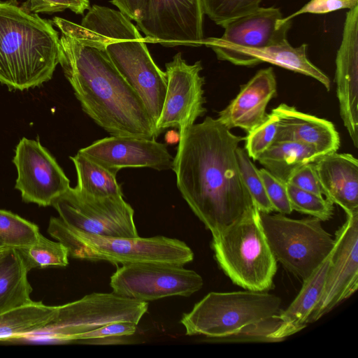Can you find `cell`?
<instances>
[{
	"label": "cell",
	"mask_w": 358,
	"mask_h": 358,
	"mask_svg": "<svg viewBox=\"0 0 358 358\" xmlns=\"http://www.w3.org/2000/svg\"><path fill=\"white\" fill-rule=\"evenodd\" d=\"M179 140V132H176L174 130L168 131L165 135V141L167 143L173 144L178 143Z\"/></svg>",
	"instance_id": "obj_41"
},
{
	"label": "cell",
	"mask_w": 358,
	"mask_h": 358,
	"mask_svg": "<svg viewBox=\"0 0 358 358\" xmlns=\"http://www.w3.org/2000/svg\"><path fill=\"white\" fill-rule=\"evenodd\" d=\"M136 327L137 324L129 322H113L81 334L78 341H85L86 343H94L96 341H119L118 338L134 334Z\"/></svg>",
	"instance_id": "obj_36"
},
{
	"label": "cell",
	"mask_w": 358,
	"mask_h": 358,
	"mask_svg": "<svg viewBox=\"0 0 358 358\" xmlns=\"http://www.w3.org/2000/svg\"><path fill=\"white\" fill-rule=\"evenodd\" d=\"M6 248H7L1 241H0V250H3V249H6Z\"/></svg>",
	"instance_id": "obj_43"
},
{
	"label": "cell",
	"mask_w": 358,
	"mask_h": 358,
	"mask_svg": "<svg viewBox=\"0 0 358 358\" xmlns=\"http://www.w3.org/2000/svg\"><path fill=\"white\" fill-rule=\"evenodd\" d=\"M148 303L110 293L93 292L73 302L57 306L54 317L43 327L17 341L31 343H63L78 341L86 332L113 322L138 325Z\"/></svg>",
	"instance_id": "obj_7"
},
{
	"label": "cell",
	"mask_w": 358,
	"mask_h": 358,
	"mask_svg": "<svg viewBox=\"0 0 358 358\" xmlns=\"http://www.w3.org/2000/svg\"><path fill=\"white\" fill-rule=\"evenodd\" d=\"M356 6H358V0H310L299 10L282 17L281 22H286L303 13L325 14L341 9H351Z\"/></svg>",
	"instance_id": "obj_38"
},
{
	"label": "cell",
	"mask_w": 358,
	"mask_h": 358,
	"mask_svg": "<svg viewBox=\"0 0 358 358\" xmlns=\"http://www.w3.org/2000/svg\"><path fill=\"white\" fill-rule=\"evenodd\" d=\"M165 66L167 86L155 125L158 135L169 128H177L180 134L206 112L203 89L205 79L200 74L201 62L189 64L178 52Z\"/></svg>",
	"instance_id": "obj_13"
},
{
	"label": "cell",
	"mask_w": 358,
	"mask_h": 358,
	"mask_svg": "<svg viewBox=\"0 0 358 358\" xmlns=\"http://www.w3.org/2000/svg\"><path fill=\"white\" fill-rule=\"evenodd\" d=\"M206 117L180 133L172 170L186 203L212 235L255 206L239 171L236 148L245 137Z\"/></svg>",
	"instance_id": "obj_1"
},
{
	"label": "cell",
	"mask_w": 358,
	"mask_h": 358,
	"mask_svg": "<svg viewBox=\"0 0 358 358\" xmlns=\"http://www.w3.org/2000/svg\"><path fill=\"white\" fill-rule=\"evenodd\" d=\"M278 129L275 114H267L263 122L248 133L245 137V150L253 160L266 150L275 141Z\"/></svg>",
	"instance_id": "obj_34"
},
{
	"label": "cell",
	"mask_w": 358,
	"mask_h": 358,
	"mask_svg": "<svg viewBox=\"0 0 358 358\" xmlns=\"http://www.w3.org/2000/svg\"><path fill=\"white\" fill-rule=\"evenodd\" d=\"M236 153L243 182L255 206L260 213H271L273 208L266 195L259 169L252 162L245 148L238 146Z\"/></svg>",
	"instance_id": "obj_31"
},
{
	"label": "cell",
	"mask_w": 358,
	"mask_h": 358,
	"mask_svg": "<svg viewBox=\"0 0 358 358\" xmlns=\"http://www.w3.org/2000/svg\"><path fill=\"white\" fill-rule=\"evenodd\" d=\"M38 226L10 211L0 209V241L9 248H25L35 243Z\"/></svg>",
	"instance_id": "obj_29"
},
{
	"label": "cell",
	"mask_w": 358,
	"mask_h": 358,
	"mask_svg": "<svg viewBox=\"0 0 358 358\" xmlns=\"http://www.w3.org/2000/svg\"><path fill=\"white\" fill-rule=\"evenodd\" d=\"M322 155L309 145L292 141H275L257 160L285 183L301 166L315 162Z\"/></svg>",
	"instance_id": "obj_24"
},
{
	"label": "cell",
	"mask_w": 358,
	"mask_h": 358,
	"mask_svg": "<svg viewBox=\"0 0 358 358\" xmlns=\"http://www.w3.org/2000/svg\"><path fill=\"white\" fill-rule=\"evenodd\" d=\"M59 64L83 110L111 136H159L143 101L102 48L62 33Z\"/></svg>",
	"instance_id": "obj_2"
},
{
	"label": "cell",
	"mask_w": 358,
	"mask_h": 358,
	"mask_svg": "<svg viewBox=\"0 0 358 358\" xmlns=\"http://www.w3.org/2000/svg\"><path fill=\"white\" fill-rule=\"evenodd\" d=\"M259 171L273 211L283 215L290 214L293 210L290 205L286 183L275 178L264 168L259 169Z\"/></svg>",
	"instance_id": "obj_35"
},
{
	"label": "cell",
	"mask_w": 358,
	"mask_h": 358,
	"mask_svg": "<svg viewBox=\"0 0 358 358\" xmlns=\"http://www.w3.org/2000/svg\"><path fill=\"white\" fill-rule=\"evenodd\" d=\"M211 248L220 268L245 289L273 288L277 261L267 242L256 206L212 235Z\"/></svg>",
	"instance_id": "obj_6"
},
{
	"label": "cell",
	"mask_w": 358,
	"mask_h": 358,
	"mask_svg": "<svg viewBox=\"0 0 358 358\" xmlns=\"http://www.w3.org/2000/svg\"><path fill=\"white\" fill-rule=\"evenodd\" d=\"M281 299L267 291L211 292L184 313L180 323L187 336L215 339L278 314Z\"/></svg>",
	"instance_id": "obj_8"
},
{
	"label": "cell",
	"mask_w": 358,
	"mask_h": 358,
	"mask_svg": "<svg viewBox=\"0 0 358 358\" xmlns=\"http://www.w3.org/2000/svg\"><path fill=\"white\" fill-rule=\"evenodd\" d=\"M271 112L278 117L275 141L301 142L313 146L322 155L338 150L339 134L331 122L300 112L286 103L280 104Z\"/></svg>",
	"instance_id": "obj_20"
},
{
	"label": "cell",
	"mask_w": 358,
	"mask_h": 358,
	"mask_svg": "<svg viewBox=\"0 0 358 358\" xmlns=\"http://www.w3.org/2000/svg\"><path fill=\"white\" fill-rule=\"evenodd\" d=\"M287 183L307 192L323 195L313 163L305 164L296 169L291 175Z\"/></svg>",
	"instance_id": "obj_39"
},
{
	"label": "cell",
	"mask_w": 358,
	"mask_h": 358,
	"mask_svg": "<svg viewBox=\"0 0 358 358\" xmlns=\"http://www.w3.org/2000/svg\"><path fill=\"white\" fill-rule=\"evenodd\" d=\"M203 285L199 274L183 266L150 262L122 265L110 280L113 292L147 302L174 296H189Z\"/></svg>",
	"instance_id": "obj_11"
},
{
	"label": "cell",
	"mask_w": 358,
	"mask_h": 358,
	"mask_svg": "<svg viewBox=\"0 0 358 358\" xmlns=\"http://www.w3.org/2000/svg\"><path fill=\"white\" fill-rule=\"evenodd\" d=\"M268 245L277 262L305 280L331 252L335 241L316 217L293 219L260 213Z\"/></svg>",
	"instance_id": "obj_9"
},
{
	"label": "cell",
	"mask_w": 358,
	"mask_h": 358,
	"mask_svg": "<svg viewBox=\"0 0 358 358\" xmlns=\"http://www.w3.org/2000/svg\"><path fill=\"white\" fill-rule=\"evenodd\" d=\"M57 306L31 301L0 313V341H17L45 326L54 317Z\"/></svg>",
	"instance_id": "obj_25"
},
{
	"label": "cell",
	"mask_w": 358,
	"mask_h": 358,
	"mask_svg": "<svg viewBox=\"0 0 358 358\" xmlns=\"http://www.w3.org/2000/svg\"><path fill=\"white\" fill-rule=\"evenodd\" d=\"M323 194L346 215L358 212V160L350 153H329L313 163Z\"/></svg>",
	"instance_id": "obj_21"
},
{
	"label": "cell",
	"mask_w": 358,
	"mask_h": 358,
	"mask_svg": "<svg viewBox=\"0 0 358 358\" xmlns=\"http://www.w3.org/2000/svg\"><path fill=\"white\" fill-rule=\"evenodd\" d=\"M278 313L245 326L224 337L209 340L223 343H275L301 331L282 320Z\"/></svg>",
	"instance_id": "obj_28"
},
{
	"label": "cell",
	"mask_w": 358,
	"mask_h": 358,
	"mask_svg": "<svg viewBox=\"0 0 358 358\" xmlns=\"http://www.w3.org/2000/svg\"><path fill=\"white\" fill-rule=\"evenodd\" d=\"M201 0H149L136 27L148 41L165 47L203 45Z\"/></svg>",
	"instance_id": "obj_14"
},
{
	"label": "cell",
	"mask_w": 358,
	"mask_h": 358,
	"mask_svg": "<svg viewBox=\"0 0 358 358\" xmlns=\"http://www.w3.org/2000/svg\"><path fill=\"white\" fill-rule=\"evenodd\" d=\"M282 15L275 7H258L245 15L224 22L220 38H203V45L210 48L219 60L233 63L249 49L262 48L287 41L292 20L282 22Z\"/></svg>",
	"instance_id": "obj_12"
},
{
	"label": "cell",
	"mask_w": 358,
	"mask_h": 358,
	"mask_svg": "<svg viewBox=\"0 0 358 358\" xmlns=\"http://www.w3.org/2000/svg\"><path fill=\"white\" fill-rule=\"evenodd\" d=\"M48 234L62 243L69 257L111 264L162 263L178 266L192 262L194 252L183 241L164 236L128 238L88 234L51 217Z\"/></svg>",
	"instance_id": "obj_5"
},
{
	"label": "cell",
	"mask_w": 358,
	"mask_h": 358,
	"mask_svg": "<svg viewBox=\"0 0 358 358\" xmlns=\"http://www.w3.org/2000/svg\"><path fill=\"white\" fill-rule=\"evenodd\" d=\"M331 260L322 294L308 319V324L320 320L358 288V212L347 215L337 230Z\"/></svg>",
	"instance_id": "obj_16"
},
{
	"label": "cell",
	"mask_w": 358,
	"mask_h": 358,
	"mask_svg": "<svg viewBox=\"0 0 358 358\" xmlns=\"http://www.w3.org/2000/svg\"><path fill=\"white\" fill-rule=\"evenodd\" d=\"M8 1L13 3L17 4V0H8Z\"/></svg>",
	"instance_id": "obj_44"
},
{
	"label": "cell",
	"mask_w": 358,
	"mask_h": 358,
	"mask_svg": "<svg viewBox=\"0 0 358 358\" xmlns=\"http://www.w3.org/2000/svg\"><path fill=\"white\" fill-rule=\"evenodd\" d=\"M29 270L69 264V250L60 241H52L41 234L30 246L19 249Z\"/></svg>",
	"instance_id": "obj_30"
},
{
	"label": "cell",
	"mask_w": 358,
	"mask_h": 358,
	"mask_svg": "<svg viewBox=\"0 0 358 358\" xmlns=\"http://www.w3.org/2000/svg\"><path fill=\"white\" fill-rule=\"evenodd\" d=\"M332 252L333 250L311 275L303 281L299 294L290 305L279 312L278 315L282 320L301 330L307 326L308 319L322 294Z\"/></svg>",
	"instance_id": "obj_26"
},
{
	"label": "cell",
	"mask_w": 358,
	"mask_h": 358,
	"mask_svg": "<svg viewBox=\"0 0 358 358\" xmlns=\"http://www.w3.org/2000/svg\"><path fill=\"white\" fill-rule=\"evenodd\" d=\"M110 3L131 20L137 22L144 15L149 0H111Z\"/></svg>",
	"instance_id": "obj_40"
},
{
	"label": "cell",
	"mask_w": 358,
	"mask_h": 358,
	"mask_svg": "<svg viewBox=\"0 0 358 358\" xmlns=\"http://www.w3.org/2000/svg\"><path fill=\"white\" fill-rule=\"evenodd\" d=\"M22 7L36 14H51L66 9L76 14H83L90 8V0H27Z\"/></svg>",
	"instance_id": "obj_37"
},
{
	"label": "cell",
	"mask_w": 358,
	"mask_h": 358,
	"mask_svg": "<svg viewBox=\"0 0 358 358\" xmlns=\"http://www.w3.org/2000/svg\"><path fill=\"white\" fill-rule=\"evenodd\" d=\"M277 93V82L273 68L260 69L241 87L236 96L222 110L218 120L228 129L241 128L247 133L261 124L266 109Z\"/></svg>",
	"instance_id": "obj_19"
},
{
	"label": "cell",
	"mask_w": 358,
	"mask_h": 358,
	"mask_svg": "<svg viewBox=\"0 0 358 358\" xmlns=\"http://www.w3.org/2000/svg\"><path fill=\"white\" fill-rule=\"evenodd\" d=\"M78 152L115 174L128 167L169 170L173 164L166 144L141 137L111 136L94 141Z\"/></svg>",
	"instance_id": "obj_17"
},
{
	"label": "cell",
	"mask_w": 358,
	"mask_h": 358,
	"mask_svg": "<svg viewBox=\"0 0 358 358\" xmlns=\"http://www.w3.org/2000/svg\"><path fill=\"white\" fill-rule=\"evenodd\" d=\"M52 21L10 1L0 2V83L23 91L50 80L59 64Z\"/></svg>",
	"instance_id": "obj_4"
},
{
	"label": "cell",
	"mask_w": 358,
	"mask_h": 358,
	"mask_svg": "<svg viewBox=\"0 0 358 358\" xmlns=\"http://www.w3.org/2000/svg\"><path fill=\"white\" fill-rule=\"evenodd\" d=\"M29 271L19 250L9 248L0 260V313L33 301Z\"/></svg>",
	"instance_id": "obj_23"
},
{
	"label": "cell",
	"mask_w": 358,
	"mask_h": 358,
	"mask_svg": "<svg viewBox=\"0 0 358 358\" xmlns=\"http://www.w3.org/2000/svg\"><path fill=\"white\" fill-rule=\"evenodd\" d=\"M52 23L62 33L102 48L141 99L156 125L165 99L166 75L154 62L145 38L129 18L119 10L93 5L80 24L58 17Z\"/></svg>",
	"instance_id": "obj_3"
},
{
	"label": "cell",
	"mask_w": 358,
	"mask_h": 358,
	"mask_svg": "<svg viewBox=\"0 0 358 358\" xmlns=\"http://www.w3.org/2000/svg\"><path fill=\"white\" fill-rule=\"evenodd\" d=\"M204 14L218 25L232 18L250 13L262 0H201Z\"/></svg>",
	"instance_id": "obj_33"
},
{
	"label": "cell",
	"mask_w": 358,
	"mask_h": 358,
	"mask_svg": "<svg viewBox=\"0 0 358 358\" xmlns=\"http://www.w3.org/2000/svg\"><path fill=\"white\" fill-rule=\"evenodd\" d=\"M287 194L293 210L309 215L321 221L330 220L334 214V203L322 196L301 189L286 183Z\"/></svg>",
	"instance_id": "obj_32"
},
{
	"label": "cell",
	"mask_w": 358,
	"mask_h": 358,
	"mask_svg": "<svg viewBox=\"0 0 358 358\" xmlns=\"http://www.w3.org/2000/svg\"><path fill=\"white\" fill-rule=\"evenodd\" d=\"M335 81L340 115L354 146L358 148V6L346 13L336 54Z\"/></svg>",
	"instance_id": "obj_18"
},
{
	"label": "cell",
	"mask_w": 358,
	"mask_h": 358,
	"mask_svg": "<svg viewBox=\"0 0 358 358\" xmlns=\"http://www.w3.org/2000/svg\"><path fill=\"white\" fill-rule=\"evenodd\" d=\"M13 163L17 173L15 188L26 203L52 206L70 187V181L55 158L38 141L21 138Z\"/></svg>",
	"instance_id": "obj_15"
},
{
	"label": "cell",
	"mask_w": 358,
	"mask_h": 358,
	"mask_svg": "<svg viewBox=\"0 0 358 358\" xmlns=\"http://www.w3.org/2000/svg\"><path fill=\"white\" fill-rule=\"evenodd\" d=\"M307 47V44L303 43L294 48L287 40L265 48L247 50L238 55L232 64L250 66L268 62L310 76L329 91L331 82L329 77L308 59Z\"/></svg>",
	"instance_id": "obj_22"
},
{
	"label": "cell",
	"mask_w": 358,
	"mask_h": 358,
	"mask_svg": "<svg viewBox=\"0 0 358 358\" xmlns=\"http://www.w3.org/2000/svg\"><path fill=\"white\" fill-rule=\"evenodd\" d=\"M9 248H6V249H3V250H0V260L1 259V258L4 256V255L6 254V252H7V250H8Z\"/></svg>",
	"instance_id": "obj_42"
},
{
	"label": "cell",
	"mask_w": 358,
	"mask_h": 358,
	"mask_svg": "<svg viewBox=\"0 0 358 358\" xmlns=\"http://www.w3.org/2000/svg\"><path fill=\"white\" fill-rule=\"evenodd\" d=\"M69 227L88 234L138 237L134 210L122 196L94 197L69 187L52 203Z\"/></svg>",
	"instance_id": "obj_10"
},
{
	"label": "cell",
	"mask_w": 358,
	"mask_h": 358,
	"mask_svg": "<svg viewBox=\"0 0 358 358\" xmlns=\"http://www.w3.org/2000/svg\"><path fill=\"white\" fill-rule=\"evenodd\" d=\"M70 159L77 173L78 191L94 197L123 196L115 173L78 152Z\"/></svg>",
	"instance_id": "obj_27"
}]
</instances>
